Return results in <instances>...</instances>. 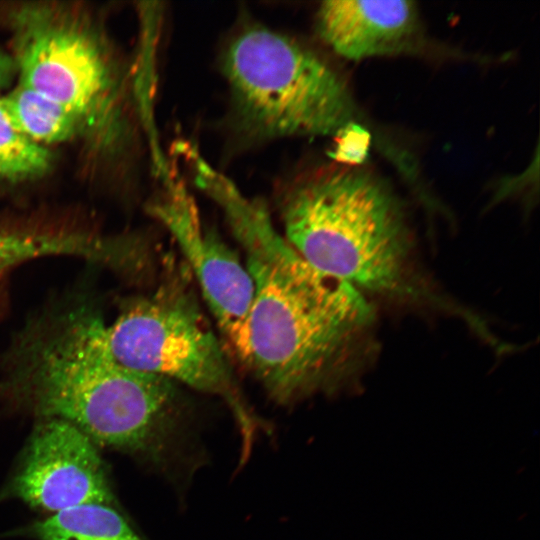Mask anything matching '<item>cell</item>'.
<instances>
[{
  "label": "cell",
  "instance_id": "6da1fadb",
  "mask_svg": "<svg viewBox=\"0 0 540 540\" xmlns=\"http://www.w3.org/2000/svg\"><path fill=\"white\" fill-rule=\"evenodd\" d=\"M107 324L100 305L84 293L45 305L2 353L0 392L171 481L187 478L204 455L186 403L174 382L116 360Z\"/></svg>",
  "mask_w": 540,
  "mask_h": 540
},
{
  "label": "cell",
  "instance_id": "7a4b0ae2",
  "mask_svg": "<svg viewBox=\"0 0 540 540\" xmlns=\"http://www.w3.org/2000/svg\"><path fill=\"white\" fill-rule=\"evenodd\" d=\"M221 207L254 284L243 363L281 404L332 388L365 354L372 306L361 291L305 261L260 202L234 192Z\"/></svg>",
  "mask_w": 540,
  "mask_h": 540
},
{
  "label": "cell",
  "instance_id": "3957f363",
  "mask_svg": "<svg viewBox=\"0 0 540 540\" xmlns=\"http://www.w3.org/2000/svg\"><path fill=\"white\" fill-rule=\"evenodd\" d=\"M284 238L311 266L358 289L421 298L411 239L394 194L355 168L318 172L281 203Z\"/></svg>",
  "mask_w": 540,
  "mask_h": 540
},
{
  "label": "cell",
  "instance_id": "277c9868",
  "mask_svg": "<svg viewBox=\"0 0 540 540\" xmlns=\"http://www.w3.org/2000/svg\"><path fill=\"white\" fill-rule=\"evenodd\" d=\"M18 83L71 110L100 148L129 132L126 80L103 31L84 8L29 1L7 12Z\"/></svg>",
  "mask_w": 540,
  "mask_h": 540
},
{
  "label": "cell",
  "instance_id": "5b68a950",
  "mask_svg": "<svg viewBox=\"0 0 540 540\" xmlns=\"http://www.w3.org/2000/svg\"><path fill=\"white\" fill-rule=\"evenodd\" d=\"M237 119L258 139L326 136L351 121L345 82L313 50L279 32L249 26L222 55Z\"/></svg>",
  "mask_w": 540,
  "mask_h": 540
},
{
  "label": "cell",
  "instance_id": "8992f818",
  "mask_svg": "<svg viewBox=\"0 0 540 540\" xmlns=\"http://www.w3.org/2000/svg\"><path fill=\"white\" fill-rule=\"evenodd\" d=\"M112 354L127 368L221 398L242 439L241 463L261 428L234 378L228 358L199 306L179 284H164L122 304L107 324Z\"/></svg>",
  "mask_w": 540,
  "mask_h": 540
},
{
  "label": "cell",
  "instance_id": "52a82bcc",
  "mask_svg": "<svg viewBox=\"0 0 540 540\" xmlns=\"http://www.w3.org/2000/svg\"><path fill=\"white\" fill-rule=\"evenodd\" d=\"M167 181L168 191L152 205V214L177 243L222 335L244 362L254 297L252 277L237 254L202 224L184 188Z\"/></svg>",
  "mask_w": 540,
  "mask_h": 540
},
{
  "label": "cell",
  "instance_id": "ba28073f",
  "mask_svg": "<svg viewBox=\"0 0 540 540\" xmlns=\"http://www.w3.org/2000/svg\"><path fill=\"white\" fill-rule=\"evenodd\" d=\"M15 496L51 514L75 506L114 503L96 444L74 425L42 419L14 477Z\"/></svg>",
  "mask_w": 540,
  "mask_h": 540
},
{
  "label": "cell",
  "instance_id": "9c48e42d",
  "mask_svg": "<svg viewBox=\"0 0 540 540\" xmlns=\"http://www.w3.org/2000/svg\"><path fill=\"white\" fill-rule=\"evenodd\" d=\"M317 28L337 54L357 61L407 48L419 16L412 1L330 0L318 9Z\"/></svg>",
  "mask_w": 540,
  "mask_h": 540
},
{
  "label": "cell",
  "instance_id": "30bf717a",
  "mask_svg": "<svg viewBox=\"0 0 540 540\" xmlns=\"http://www.w3.org/2000/svg\"><path fill=\"white\" fill-rule=\"evenodd\" d=\"M0 104L12 123L41 145L85 135L82 122L71 110L23 84L17 83L0 96Z\"/></svg>",
  "mask_w": 540,
  "mask_h": 540
},
{
  "label": "cell",
  "instance_id": "8fae6325",
  "mask_svg": "<svg viewBox=\"0 0 540 540\" xmlns=\"http://www.w3.org/2000/svg\"><path fill=\"white\" fill-rule=\"evenodd\" d=\"M38 540H145L111 505L83 504L35 523Z\"/></svg>",
  "mask_w": 540,
  "mask_h": 540
},
{
  "label": "cell",
  "instance_id": "7c38bea8",
  "mask_svg": "<svg viewBox=\"0 0 540 540\" xmlns=\"http://www.w3.org/2000/svg\"><path fill=\"white\" fill-rule=\"evenodd\" d=\"M53 161L51 150L23 134L0 104V181L37 179L51 170Z\"/></svg>",
  "mask_w": 540,
  "mask_h": 540
},
{
  "label": "cell",
  "instance_id": "4fadbf2b",
  "mask_svg": "<svg viewBox=\"0 0 540 540\" xmlns=\"http://www.w3.org/2000/svg\"><path fill=\"white\" fill-rule=\"evenodd\" d=\"M17 78V68L13 56L0 47V93Z\"/></svg>",
  "mask_w": 540,
  "mask_h": 540
},
{
  "label": "cell",
  "instance_id": "5bb4252c",
  "mask_svg": "<svg viewBox=\"0 0 540 540\" xmlns=\"http://www.w3.org/2000/svg\"><path fill=\"white\" fill-rule=\"evenodd\" d=\"M13 247L7 233L0 228V276L6 272L11 264Z\"/></svg>",
  "mask_w": 540,
  "mask_h": 540
}]
</instances>
